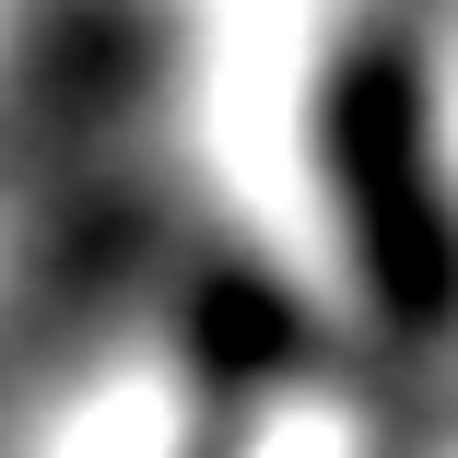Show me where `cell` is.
<instances>
[{
	"label": "cell",
	"instance_id": "obj_1",
	"mask_svg": "<svg viewBox=\"0 0 458 458\" xmlns=\"http://www.w3.org/2000/svg\"><path fill=\"white\" fill-rule=\"evenodd\" d=\"M329 153H341L352 247H364V270H377L388 318L435 329V306H446V212H435V165H423V82H411L400 47H377V59L341 71Z\"/></svg>",
	"mask_w": 458,
	"mask_h": 458
}]
</instances>
